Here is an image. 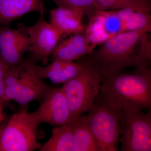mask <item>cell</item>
<instances>
[{"mask_svg": "<svg viewBox=\"0 0 151 151\" xmlns=\"http://www.w3.org/2000/svg\"><path fill=\"white\" fill-rule=\"evenodd\" d=\"M151 31V28H145L116 36L80 60L101 75L147 63L151 58L147 35Z\"/></svg>", "mask_w": 151, "mask_h": 151, "instance_id": "obj_1", "label": "cell"}, {"mask_svg": "<svg viewBox=\"0 0 151 151\" xmlns=\"http://www.w3.org/2000/svg\"><path fill=\"white\" fill-rule=\"evenodd\" d=\"M147 65L137 66L133 73L119 71L101 75V101L119 112L150 109L151 71Z\"/></svg>", "mask_w": 151, "mask_h": 151, "instance_id": "obj_2", "label": "cell"}, {"mask_svg": "<svg viewBox=\"0 0 151 151\" xmlns=\"http://www.w3.org/2000/svg\"><path fill=\"white\" fill-rule=\"evenodd\" d=\"M145 28H151L150 13L129 9L97 10L84 31L89 41L96 47L121 34Z\"/></svg>", "mask_w": 151, "mask_h": 151, "instance_id": "obj_3", "label": "cell"}, {"mask_svg": "<svg viewBox=\"0 0 151 151\" xmlns=\"http://www.w3.org/2000/svg\"><path fill=\"white\" fill-rule=\"evenodd\" d=\"M40 123L27 106L21 107L11 116L3 127L0 137V151H32L39 150L42 144L37 141Z\"/></svg>", "mask_w": 151, "mask_h": 151, "instance_id": "obj_4", "label": "cell"}, {"mask_svg": "<svg viewBox=\"0 0 151 151\" xmlns=\"http://www.w3.org/2000/svg\"><path fill=\"white\" fill-rule=\"evenodd\" d=\"M85 116L97 151H117L121 135L119 113L103 101L93 103Z\"/></svg>", "mask_w": 151, "mask_h": 151, "instance_id": "obj_5", "label": "cell"}, {"mask_svg": "<svg viewBox=\"0 0 151 151\" xmlns=\"http://www.w3.org/2000/svg\"><path fill=\"white\" fill-rule=\"evenodd\" d=\"M85 65L86 67L80 74L63 84L62 88L71 114V122L87 112L100 91L101 75Z\"/></svg>", "mask_w": 151, "mask_h": 151, "instance_id": "obj_6", "label": "cell"}, {"mask_svg": "<svg viewBox=\"0 0 151 151\" xmlns=\"http://www.w3.org/2000/svg\"><path fill=\"white\" fill-rule=\"evenodd\" d=\"M122 151H151V109L128 113L120 111Z\"/></svg>", "mask_w": 151, "mask_h": 151, "instance_id": "obj_7", "label": "cell"}, {"mask_svg": "<svg viewBox=\"0 0 151 151\" xmlns=\"http://www.w3.org/2000/svg\"><path fill=\"white\" fill-rule=\"evenodd\" d=\"M45 12L40 13L39 18L34 24L20 27L28 37L27 58L35 63L40 62L45 65L63 35L45 20Z\"/></svg>", "mask_w": 151, "mask_h": 151, "instance_id": "obj_8", "label": "cell"}, {"mask_svg": "<svg viewBox=\"0 0 151 151\" xmlns=\"http://www.w3.org/2000/svg\"><path fill=\"white\" fill-rule=\"evenodd\" d=\"M37 110L32 112L35 119L53 127L71 122V114L62 88H50Z\"/></svg>", "mask_w": 151, "mask_h": 151, "instance_id": "obj_9", "label": "cell"}, {"mask_svg": "<svg viewBox=\"0 0 151 151\" xmlns=\"http://www.w3.org/2000/svg\"><path fill=\"white\" fill-rule=\"evenodd\" d=\"M29 39L20 29L0 27V55L9 67L18 64L28 51Z\"/></svg>", "mask_w": 151, "mask_h": 151, "instance_id": "obj_10", "label": "cell"}, {"mask_svg": "<svg viewBox=\"0 0 151 151\" xmlns=\"http://www.w3.org/2000/svg\"><path fill=\"white\" fill-rule=\"evenodd\" d=\"M27 65L20 88L14 100L20 107L27 106L32 101L42 99L50 88L37 73V63L27 58Z\"/></svg>", "mask_w": 151, "mask_h": 151, "instance_id": "obj_11", "label": "cell"}, {"mask_svg": "<svg viewBox=\"0 0 151 151\" xmlns=\"http://www.w3.org/2000/svg\"><path fill=\"white\" fill-rule=\"evenodd\" d=\"M95 47L84 31L73 34L68 39L59 42L51 55L53 60L73 61L89 54Z\"/></svg>", "mask_w": 151, "mask_h": 151, "instance_id": "obj_12", "label": "cell"}, {"mask_svg": "<svg viewBox=\"0 0 151 151\" xmlns=\"http://www.w3.org/2000/svg\"><path fill=\"white\" fill-rule=\"evenodd\" d=\"M86 65L78 62L53 60L51 63L40 66L36 64V70L42 79L47 78L54 84H63L82 72Z\"/></svg>", "mask_w": 151, "mask_h": 151, "instance_id": "obj_13", "label": "cell"}, {"mask_svg": "<svg viewBox=\"0 0 151 151\" xmlns=\"http://www.w3.org/2000/svg\"><path fill=\"white\" fill-rule=\"evenodd\" d=\"M84 15L78 9L57 6L50 11V23L63 35H72L84 30Z\"/></svg>", "mask_w": 151, "mask_h": 151, "instance_id": "obj_14", "label": "cell"}, {"mask_svg": "<svg viewBox=\"0 0 151 151\" xmlns=\"http://www.w3.org/2000/svg\"><path fill=\"white\" fill-rule=\"evenodd\" d=\"M44 0H0V27L32 12H46Z\"/></svg>", "mask_w": 151, "mask_h": 151, "instance_id": "obj_15", "label": "cell"}, {"mask_svg": "<svg viewBox=\"0 0 151 151\" xmlns=\"http://www.w3.org/2000/svg\"><path fill=\"white\" fill-rule=\"evenodd\" d=\"M73 143V124L69 122L54 127L51 137L42 145L39 151H72Z\"/></svg>", "mask_w": 151, "mask_h": 151, "instance_id": "obj_16", "label": "cell"}, {"mask_svg": "<svg viewBox=\"0 0 151 151\" xmlns=\"http://www.w3.org/2000/svg\"><path fill=\"white\" fill-rule=\"evenodd\" d=\"M27 64V58L17 65L9 67L4 76V98L6 103L14 101L19 91Z\"/></svg>", "mask_w": 151, "mask_h": 151, "instance_id": "obj_17", "label": "cell"}, {"mask_svg": "<svg viewBox=\"0 0 151 151\" xmlns=\"http://www.w3.org/2000/svg\"><path fill=\"white\" fill-rule=\"evenodd\" d=\"M72 123L73 127L72 151H97L94 137L85 116H81Z\"/></svg>", "mask_w": 151, "mask_h": 151, "instance_id": "obj_18", "label": "cell"}, {"mask_svg": "<svg viewBox=\"0 0 151 151\" xmlns=\"http://www.w3.org/2000/svg\"><path fill=\"white\" fill-rule=\"evenodd\" d=\"M99 10L129 9L137 12L150 13V0H95Z\"/></svg>", "mask_w": 151, "mask_h": 151, "instance_id": "obj_19", "label": "cell"}, {"mask_svg": "<svg viewBox=\"0 0 151 151\" xmlns=\"http://www.w3.org/2000/svg\"><path fill=\"white\" fill-rule=\"evenodd\" d=\"M50 1L57 6H65L77 9L82 11L84 15L90 17L97 10L95 0H44Z\"/></svg>", "mask_w": 151, "mask_h": 151, "instance_id": "obj_20", "label": "cell"}, {"mask_svg": "<svg viewBox=\"0 0 151 151\" xmlns=\"http://www.w3.org/2000/svg\"><path fill=\"white\" fill-rule=\"evenodd\" d=\"M9 67V65L5 62L0 55V100L1 101L4 105L6 103L4 98V80L5 75Z\"/></svg>", "mask_w": 151, "mask_h": 151, "instance_id": "obj_21", "label": "cell"}, {"mask_svg": "<svg viewBox=\"0 0 151 151\" xmlns=\"http://www.w3.org/2000/svg\"><path fill=\"white\" fill-rule=\"evenodd\" d=\"M3 106L4 105L1 101L0 100V125L1 124L4 119V113H3Z\"/></svg>", "mask_w": 151, "mask_h": 151, "instance_id": "obj_22", "label": "cell"}, {"mask_svg": "<svg viewBox=\"0 0 151 151\" xmlns=\"http://www.w3.org/2000/svg\"><path fill=\"white\" fill-rule=\"evenodd\" d=\"M3 127L2 124L0 125V137H1V134L2 132Z\"/></svg>", "mask_w": 151, "mask_h": 151, "instance_id": "obj_23", "label": "cell"}]
</instances>
